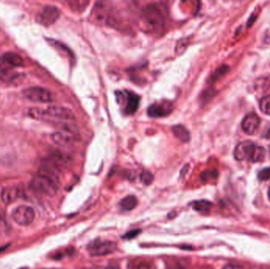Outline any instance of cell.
<instances>
[{
    "label": "cell",
    "instance_id": "obj_1",
    "mask_svg": "<svg viewBox=\"0 0 270 269\" xmlns=\"http://www.w3.org/2000/svg\"><path fill=\"white\" fill-rule=\"evenodd\" d=\"M28 114L31 118L48 121L54 124L62 122H74L76 119L72 111L60 106H50L46 108H31L29 110Z\"/></svg>",
    "mask_w": 270,
    "mask_h": 269
},
{
    "label": "cell",
    "instance_id": "obj_2",
    "mask_svg": "<svg viewBox=\"0 0 270 269\" xmlns=\"http://www.w3.org/2000/svg\"><path fill=\"white\" fill-rule=\"evenodd\" d=\"M30 186L36 193L52 197L58 191L59 177L52 171L41 168L30 181Z\"/></svg>",
    "mask_w": 270,
    "mask_h": 269
},
{
    "label": "cell",
    "instance_id": "obj_3",
    "mask_svg": "<svg viewBox=\"0 0 270 269\" xmlns=\"http://www.w3.org/2000/svg\"><path fill=\"white\" fill-rule=\"evenodd\" d=\"M142 18L146 25L152 30H159L165 25L167 19V9L161 3L152 2L145 6Z\"/></svg>",
    "mask_w": 270,
    "mask_h": 269
},
{
    "label": "cell",
    "instance_id": "obj_4",
    "mask_svg": "<svg viewBox=\"0 0 270 269\" xmlns=\"http://www.w3.org/2000/svg\"><path fill=\"white\" fill-rule=\"evenodd\" d=\"M23 95L26 99L36 103H50L53 99L49 89L40 86L29 87L23 91Z\"/></svg>",
    "mask_w": 270,
    "mask_h": 269
},
{
    "label": "cell",
    "instance_id": "obj_5",
    "mask_svg": "<svg viewBox=\"0 0 270 269\" xmlns=\"http://www.w3.org/2000/svg\"><path fill=\"white\" fill-rule=\"evenodd\" d=\"M116 248L117 245L115 242L98 239L91 242L87 249L91 256L100 257L112 253L116 251Z\"/></svg>",
    "mask_w": 270,
    "mask_h": 269
},
{
    "label": "cell",
    "instance_id": "obj_6",
    "mask_svg": "<svg viewBox=\"0 0 270 269\" xmlns=\"http://www.w3.org/2000/svg\"><path fill=\"white\" fill-rule=\"evenodd\" d=\"M12 219L18 225H30L35 219V212L31 207L21 205L14 210Z\"/></svg>",
    "mask_w": 270,
    "mask_h": 269
},
{
    "label": "cell",
    "instance_id": "obj_7",
    "mask_svg": "<svg viewBox=\"0 0 270 269\" xmlns=\"http://www.w3.org/2000/svg\"><path fill=\"white\" fill-rule=\"evenodd\" d=\"M257 145L251 141H245L237 145L234 150V156L238 161L249 160L252 162Z\"/></svg>",
    "mask_w": 270,
    "mask_h": 269
},
{
    "label": "cell",
    "instance_id": "obj_8",
    "mask_svg": "<svg viewBox=\"0 0 270 269\" xmlns=\"http://www.w3.org/2000/svg\"><path fill=\"white\" fill-rule=\"evenodd\" d=\"M59 17V10L55 6H45L36 15V21L45 26L55 23Z\"/></svg>",
    "mask_w": 270,
    "mask_h": 269
},
{
    "label": "cell",
    "instance_id": "obj_9",
    "mask_svg": "<svg viewBox=\"0 0 270 269\" xmlns=\"http://www.w3.org/2000/svg\"><path fill=\"white\" fill-rule=\"evenodd\" d=\"M24 60L16 53L7 52L0 56V69L9 70L11 68L23 66Z\"/></svg>",
    "mask_w": 270,
    "mask_h": 269
},
{
    "label": "cell",
    "instance_id": "obj_10",
    "mask_svg": "<svg viewBox=\"0 0 270 269\" xmlns=\"http://www.w3.org/2000/svg\"><path fill=\"white\" fill-rule=\"evenodd\" d=\"M172 112V105L169 102L153 103L147 110L148 116L151 118H161L169 116Z\"/></svg>",
    "mask_w": 270,
    "mask_h": 269
},
{
    "label": "cell",
    "instance_id": "obj_11",
    "mask_svg": "<svg viewBox=\"0 0 270 269\" xmlns=\"http://www.w3.org/2000/svg\"><path fill=\"white\" fill-rule=\"evenodd\" d=\"M51 138H52V141L59 146L70 147L78 141V135L72 134L70 133L59 131L51 135Z\"/></svg>",
    "mask_w": 270,
    "mask_h": 269
},
{
    "label": "cell",
    "instance_id": "obj_12",
    "mask_svg": "<svg viewBox=\"0 0 270 269\" xmlns=\"http://www.w3.org/2000/svg\"><path fill=\"white\" fill-rule=\"evenodd\" d=\"M260 123H261V120L259 117L256 114L250 113L243 118L242 122V129L247 134L253 135L257 131Z\"/></svg>",
    "mask_w": 270,
    "mask_h": 269
},
{
    "label": "cell",
    "instance_id": "obj_13",
    "mask_svg": "<svg viewBox=\"0 0 270 269\" xmlns=\"http://www.w3.org/2000/svg\"><path fill=\"white\" fill-rule=\"evenodd\" d=\"M24 195L23 189L17 185L13 186H8L5 188L1 194V198L2 202L6 204H10L11 202H15L17 199H19Z\"/></svg>",
    "mask_w": 270,
    "mask_h": 269
},
{
    "label": "cell",
    "instance_id": "obj_14",
    "mask_svg": "<svg viewBox=\"0 0 270 269\" xmlns=\"http://www.w3.org/2000/svg\"><path fill=\"white\" fill-rule=\"evenodd\" d=\"M140 97L135 93L127 92V101L125 106V112L128 115H132L137 112L139 107Z\"/></svg>",
    "mask_w": 270,
    "mask_h": 269
},
{
    "label": "cell",
    "instance_id": "obj_15",
    "mask_svg": "<svg viewBox=\"0 0 270 269\" xmlns=\"http://www.w3.org/2000/svg\"><path fill=\"white\" fill-rule=\"evenodd\" d=\"M172 132L175 137H177L182 142H188L190 140V132L183 125H176L172 127Z\"/></svg>",
    "mask_w": 270,
    "mask_h": 269
},
{
    "label": "cell",
    "instance_id": "obj_16",
    "mask_svg": "<svg viewBox=\"0 0 270 269\" xmlns=\"http://www.w3.org/2000/svg\"><path fill=\"white\" fill-rule=\"evenodd\" d=\"M137 204L138 201L135 195H128L122 198L119 203V206L123 211H131L136 208Z\"/></svg>",
    "mask_w": 270,
    "mask_h": 269
},
{
    "label": "cell",
    "instance_id": "obj_17",
    "mask_svg": "<svg viewBox=\"0 0 270 269\" xmlns=\"http://www.w3.org/2000/svg\"><path fill=\"white\" fill-rule=\"evenodd\" d=\"M129 269H153V265L145 259L137 258L131 261Z\"/></svg>",
    "mask_w": 270,
    "mask_h": 269
},
{
    "label": "cell",
    "instance_id": "obj_18",
    "mask_svg": "<svg viewBox=\"0 0 270 269\" xmlns=\"http://www.w3.org/2000/svg\"><path fill=\"white\" fill-rule=\"evenodd\" d=\"M211 207V202L206 200L198 201V202H195L193 204V208H194V210L202 213H208L210 210Z\"/></svg>",
    "mask_w": 270,
    "mask_h": 269
},
{
    "label": "cell",
    "instance_id": "obj_19",
    "mask_svg": "<svg viewBox=\"0 0 270 269\" xmlns=\"http://www.w3.org/2000/svg\"><path fill=\"white\" fill-rule=\"evenodd\" d=\"M228 66L223 65L220 67L218 68L217 70H216L213 74H212L211 77H210V79H209V82H216V81L219 80V78L223 77L224 74L228 71Z\"/></svg>",
    "mask_w": 270,
    "mask_h": 269
},
{
    "label": "cell",
    "instance_id": "obj_20",
    "mask_svg": "<svg viewBox=\"0 0 270 269\" xmlns=\"http://www.w3.org/2000/svg\"><path fill=\"white\" fill-rule=\"evenodd\" d=\"M260 109L267 116H270V95L263 97L259 103Z\"/></svg>",
    "mask_w": 270,
    "mask_h": 269
},
{
    "label": "cell",
    "instance_id": "obj_21",
    "mask_svg": "<svg viewBox=\"0 0 270 269\" xmlns=\"http://www.w3.org/2000/svg\"><path fill=\"white\" fill-rule=\"evenodd\" d=\"M218 175V173L216 170H206V171L202 173L201 179L204 182L209 181V180L217 179Z\"/></svg>",
    "mask_w": 270,
    "mask_h": 269
},
{
    "label": "cell",
    "instance_id": "obj_22",
    "mask_svg": "<svg viewBox=\"0 0 270 269\" xmlns=\"http://www.w3.org/2000/svg\"><path fill=\"white\" fill-rule=\"evenodd\" d=\"M153 179H154V176L150 171H143L141 174V181L144 185H150L153 181Z\"/></svg>",
    "mask_w": 270,
    "mask_h": 269
},
{
    "label": "cell",
    "instance_id": "obj_23",
    "mask_svg": "<svg viewBox=\"0 0 270 269\" xmlns=\"http://www.w3.org/2000/svg\"><path fill=\"white\" fill-rule=\"evenodd\" d=\"M257 178L260 181H268L270 179V168H266L262 169L258 175Z\"/></svg>",
    "mask_w": 270,
    "mask_h": 269
},
{
    "label": "cell",
    "instance_id": "obj_24",
    "mask_svg": "<svg viewBox=\"0 0 270 269\" xmlns=\"http://www.w3.org/2000/svg\"><path fill=\"white\" fill-rule=\"evenodd\" d=\"M140 233V230H134V231H131V232H128V233L124 236V238H128V239H131V238H135L136 236Z\"/></svg>",
    "mask_w": 270,
    "mask_h": 269
},
{
    "label": "cell",
    "instance_id": "obj_25",
    "mask_svg": "<svg viewBox=\"0 0 270 269\" xmlns=\"http://www.w3.org/2000/svg\"><path fill=\"white\" fill-rule=\"evenodd\" d=\"M262 137L270 140V123L266 126V128L264 130Z\"/></svg>",
    "mask_w": 270,
    "mask_h": 269
},
{
    "label": "cell",
    "instance_id": "obj_26",
    "mask_svg": "<svg viewBox=\"0 0 270 269\" xmlns=\"http://www.w3.org/2000/svg\"><path fill=\"white\" fill-rule=\"evenodd\" d=\"M222 269H241V268L238 267L237 265H226L225 267L223 268Z\"/></svg>",
    "mask_w": 270,
    "mask_h": 269
},
{
    "label": "cell",
    "instance_id": "obj_27",
    "mask_svg": "<svg viewBox=\"0 0 270 269\" xmlns=\"http://www.w3.org/2000/svg\"><path fill=\"white\" fill-rule=\"evenodd\" d=\"M169 269H186V268L182 266L181 265H174L171 266V268H169Z\"/></svg>",
    "mask_w": 270,
    "mask_h": 269
},
{
    "label": "cell",
    "instance_id": "obj_28",
    "mask_svg": "<svg viewBox=\"0 0 270 269\" xmlns=\"http://www.w3.org/2000/svg\"><path fill=\"white\" fill-rule=\"evenodd\" d=\"M106 269H119L118 266H116V265H112V266H109V267L107 268Z\"/></svg>",
    "mask_w": 270,
    "mask_h": 269
},
{
    "label": "cell",
    "instance_id": "obj_29",
    "mask_svg": "<svg viewBox=\"0 0 270 269\" xmlns=\"http://www.w3.org/2000/svg\"><path fill=\"white\" fill-rule=\"evenodd\" d=\"M268 196H269V199H270V189H269Z\"/></svg>",
    "mask_w": 270,
    "mask_h": 269
},
{
    "label": "cell",
    "instance_id": "obj_30",
    "mask_svg": "<svg viewBox=\"0 0 270 269\" xmlns=\"http://www.w3.org/2000/svg\"><path fill=\"white\" fill-rule=\"evenodd\" d=\"M269 149H270V148H269Z\"/></svg>",
    "mask_w": 270,
    "mask_h": 269
},
{
    "label": "cell",
    "instance_id": "obj_31",
    "mask_svg": "<svg viewBox=\"0 0 270 269\" xmlns=\"http://www.w3.org/2000/svg\"></svg>",
    "mask_w": 270,
    "mask_h": 269
}]
</instances>
